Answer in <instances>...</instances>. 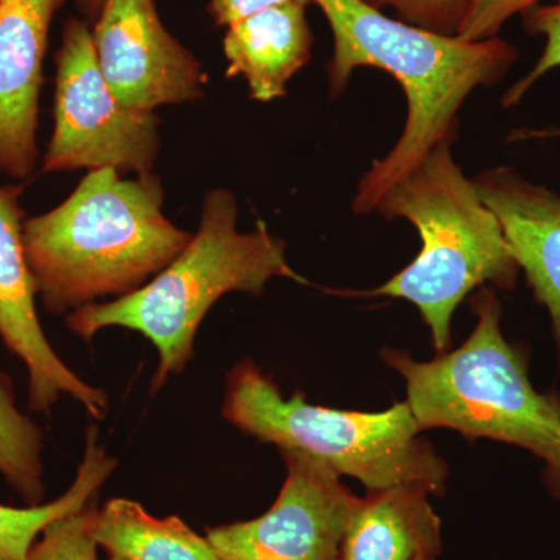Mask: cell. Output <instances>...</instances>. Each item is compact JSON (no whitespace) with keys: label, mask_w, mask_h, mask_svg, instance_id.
<instances>
[{"label":"cell","mask_w":560,"mask_h":560,"mask_svg":"<svg viewBox=\"0 0 560 560\" xmlns=\"http://www.w3.org/2000/svg\"><path fill=\"white\" fill-rule=\"evenodd\" d=\"M329 22L334 55L327 72L331 97L348 86L353 70H385L407 95L404 131L394 149L372 162L361 178L352 210H374L386 189L434 145L458 136V113L480 86L499 83L518 51L506 39L464 40L390 20L366 0H312Z\"/></svg>","instance_id":"cell-1"},{"label":"cell","mask_w":560,"mask_h":560,"mask_svg":"<svg viewBox=\"0 0 560 560\" xmlns=\"http://www.w3.org/2000/svg\"><path fill=\"white\" fill-rule=\"evenodd\" d=\"M164 198L153 173L124 179L97 168L60 206L25 220L22 243L43 307L68 316L120 300L168 267L194 234L165 217Z\"/></svg>","instance_id":"cell-2"},{"label":"cell","mask_w":560,"mask_h":560,"mask_svg":"<svg viewBox=\"0 0 560 560\" xmlns=\"http://www.w3.org/2000/svg\"><path fill=\"white\" fill-rule=\"evenodd\" d=\"M272 278L305 282L287 260V243L265 223L238 231L234 194L213 189L202 201L198 231L168 267L128 296L69 313L66 324L84 341L108 327L142 335L158 352L150 385L156 393L194 359L198 329L217 301L234 291L259 298Z\"/></svg>","instance_id":"cell-3"},{"label":"cell","mask_w":560,"mask_h":560,"mask_svg":"<svg viewBox=\"0 0 560 560\" xmlns=\"http://www.w3.org/2000/svg\"><path fill=\"white\" fill-rule=\"evenodd\" d=\"M374 210L388 220L410 221L422 248L405 270L363 296L415 304L438 352L451 349L453 313L471 291L517 285L521 268L499 220L453 160L452 142L438 143L420 158L390 184Z\"/></svg>","instance_id":"cell-4"},{"label":"cell","mask_w":560,"mask_h":560,"mask_svg":"<svg viewBox=\"0 0 560 560\" xmlns=\"http://www.w3.org/2000/svg\"><path fill=\"white\" fill-rule=\"evenodd\" d=\"M470 305L477 327L460 348L430 361L385 349L383 360L407 382L420 430L451 429L526 448L544 460L545 482L560 497V394L534 388L525 352L501 331L495 289L482 287Z\"/></svg>","instance_id":"cell-5"},{"label":"cell","mask_w":560,"mask_h":560,"mask_svg":"<svg viewBox=\"0 0 560 560\" xmlns=\"http://www.w3.org/2000/svg\"><path fill=\"white\" fill-rule=\"evenodd\" d=\"M221 412L246 436L304 453L338 477L363 482L368 492L422 486L433 495L444 493L447 463L419 436L408 401L363 412L316 407L302 393L285 399L253 360H243L228 374Z\"/></svg>","instance_id":"cell-6"},{"label":"cell","mask_w":560,"mask_h":560,"mask_svg":"<svg viewBox=\"0 0 560 560\" xmlns=\"http://www.w3.org/2000/svg\"><path fill=\"white\" fill-rule=\"evenodd\" d=\"M54 135L40 173L114 168L153 173L160 154V117L124 105L106 83L86 22L70 18L55 54Z\"/></svg>","instance_id":"cell-7"},{"label":"cell","mask_w":560,"mask_h":560,"mask_svg":"<svg viewBox=\"0 0 560 560\" xmlns=\"http://www.w3.org/2000/svg\"><path fill=\"white\" fill-rule=\"evenodd\" d=\"M287 478L260 517L206 529L220 560H338L359 497L319 460L279 451Z\"/></svg>","instance_id":"cell-8"},{"label":"cell","mask_w":560,"mask_h":560,"mask_svg":"<svg viewBox=\"0 0 560 560\" xmlns=\"http://www.w3.org/2000/svg\"><path fill=\"white\" fill-rule=\"evenodd\" d=\"M91 33L98 68L124 105L154 110L205 97L208 73L164 27L154 0H106Z\"/></svg>","instance_id":"cell-9"},{"label":"cell","mask_w":560,"mask_h":560,"mask_svg":"<svg viewBox=\"0 0 560 560\" xmlns=\"http://www.w3.org/2000/svg\"><path fill=\"white\" fill-rule=\"evenodd\" d=\"M22 191L18 184H0V340L27 370L31 411L49 415L62 396H69L101 420L108 412L105 390L81 381L40 327L38 291L22 243Z\"/></svg>","instance_id":"cell-10"},{"label":"cell","mask_w":560,"mask_h":560,"mask_svg":"<svg viewBox=\"0 0 560 560\" xmlns=\"http://www.w3.org/2000/svg\"><path fill=\"white\" fill-rule=\"evenodd\" d=\"M65 0H0V173L27 179L38 161L43 62Z\"/></svg>","instance_id":"cell-11"},{"label":"cell","mask_w":560,"mask_h":560,"mask_svg":"<svg viewBox=\"0 0 560 560\" xmlns=\"http://www.w3.org/2000/svg\"><path fill=\"white\" fill-rule=\"evenodd\" d=\"M474 184L499 220L534 296L550 313L560 353V195L510 167L490 168Z\"/></svg>","instance_id":"cell-12"},{"label":"cell","mask_w":560,"mask_h":560,"mask_svg":"<svg viewBox=\"0 0 560 560\" xmlns=\"http://www.w3.org/2000/svg\"><path fill=\"white\" fill-rule=\"evenodd\" d=\"M305 9L302 3H282L228 27L223 39L228 79H245L253 101L285 97L289 81L312 60L313 35Z\"/></svg>","instance_id":"cell-13"},{"label":"cell","mask_w":560,"mask_h":560,"mask_svg":"<svg viewBox=\"0 0 560 560\" xmlns=\"http://www.w3.org/2000/svg\"><path fill=\"white\" fill-rule=\"evenodd\" d=\"M422 486L368 492L350 515L338 560H419L441 555V521Z\"/></svg>","instance_id":"cell-14"},{"label":"cell","mask_w":560,"mask_h":560,"mask_svg":"<svg viewBox=\"0 0 560 560\" xmlns=\"http://www.w3.org/2000/svg\"><path fill=\"white\" fill-rule=\"evenodd\" d=\"M95 545L117 560H220L212 545L178 517L156 518L138 501L113 499L91 521Z\"/></svg>","instance_id":"cell-15"},{"label":"cell","mask_w":560,"mask_h":560,"mask_svg":"<svg viewBox=\"0 0 560 560\" xmlns=\"http://www.w3.org/2000/svg\"><path fill=\"white\" fill-rule=\"evenodd\" d=\"M117 467L91 425L84 438L83 459L70 488L49 503L13 508L0 504V560H28L33 545L51 523L86 510Z\"/></svg>","instance_id":"cell-16"},{"label":"cell","mask_w":560,"mask_h":560,"mask_svg":"<svg viewBox=\"0 0 560 560\" xmlns=\"http://www.w3.org/2000/svg\"><path fill=\"white\" fill-rule=\"evenodd\" d=\"M43 441L39 427L18 410L10 375L0 372V474L27 506L44 500Z\"/></svg>","instance_id":"cell-17"},{"label":"cell","mask_w":560,"mask_h":560,"mask_svg":"<svg viewBox=\"0 0 560 560\" xmlns=\"http://www.w3.org/2000/svg\"><path fill=\"white\" fill-rule=\"evenodd\" d=\"M523 28L530 36H544V51L534 68L518 80L503 95L504 108L517 105L526 92L552 69L560 66V0L555 3H540L521 14Z\"/></svg>","instance_id":"cell-18"},{"label":"cell","mask_w":560,"mask_h":560,"mask_svg":"<svg viewBox=\"0 0 560 560\" xmlns=\"http://www.w3.org/2000/svg\"><path fill=\"white\" fill-rule=\"evenodd\" d=\"M95 504L51 523L33 545L28 560H101L92 539L91 521Z\"/></svg>","instance_id":"cell-19"},{"label":"cell","mask_w":560,"mask_h":560,"mask_svg":"<svg viewBox=\"0 0 560 560\" xmlns=\"http://www.w3.org/2000/svg\"><path fill=\"white\" fill-rule=\"evenodd\" d=\"M382 10L397 11L400 20L440 35H458L466 0H366Z\"/></svg>","instance_id":"cell-20"},{"label":"cell","mask_w":560,"mask_h":560,"mask_svg":"<svg viewBox=\"0 0 560 560\" xmlns=\"http://www.w3.org/2000/svg\"><path fill=\"white\" fill-rule=\"evenodd\" d=\"M541 2L545 0H466L456 36L464 40L497 38L511 18L525 13Z\"/></svg>","instance_id":"cell-21"},{"label":"cell","mask_w":560,"mask_h":560,"mask_svg":"<svg viewBox=\"0 0 560 560\" xmlns=\"http://www.w3.org/2000/svg\"><path fill=\"white\" fill-rule=\"evenodd\" d=\"M291 2L308 5L312 0H209V13L220 27H231L250 14Z\"/></svg>","instance_id":"cell-22"},{"label":"cell","mask_w":560,"mask_h":560,"mask_svg":"<svg viewBox=\"0 0 560 560\" xmlns=\"http://www.w3.org/2000/svg\"><path fill=\"white\" fill-rule=\"evenodd\" d=\"M106 0H77L79 7L83 13H86L90 18H98L102 13L103 7H105Z\"/></svg>","instance_id":"cell-23"},{"label":"cell","mask_w":560,"mask_h":560,"mask_svg":"<svg viewBox=\"0 0 560 560\" xmlns=\"http://www.w3.org/2000/svg\"><path fill=\"white\" fill-rule=\"evenodd\" d=\"M419 560H438V558H420Z\"/></svg>","instance_id":"cell-24"},{"label":"cell","mask_w":560,"mask_h":560,"mask_svg":"<svg viewBox=\"0 0 560 560\" xmlns=\"http://www.w3.org/2000/svg\"><path fill=\"white\" fill-rule=\"evenodd\" d=\"M106 560H117V559H113V558H106Z\"/></svg>","instance_id":"cell-25"}]
</instances>
